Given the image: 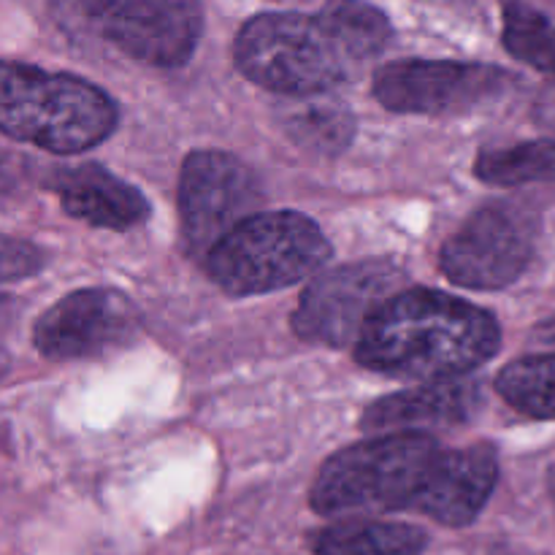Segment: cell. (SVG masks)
<instances>
[{
  "label": "cell",
  "mask_w": 555,
  "mask_h": 555,
  "mask_svg": "<svg viewBox=\"0 0 555 555\" xmlns=\"http://www.w3.org/2000/svg\"><path fill=\"white\" fill-rule=\"evenodd\" d=\"M502 347L496 318L464 298L406 287L363 331L356 361L393 379L455 383L486 366Z\"/></svg>",
  "instance_id": "6da1fadb"
},
{
  "label": "cell",
  "mask_w": 555,
  "mask_h": 555,
  "mask_svg": "<svg viewBox=\"0 0 555 555\" xmlns=\"http://www.w3.org/2000/svg\"><path fill=\"white\" fill-rule=\"evenodd\" d=\"M444 448L431 434H388L331 455L309 504L323 518L358 513H415Z\"/></svg>",
  "instance_id": "7a4b0ae2"
},
{
  "label": "cell",
  "mask_w": 555,
  "mask_h": 555,
  "mask_svg": "<svg viewBox=\"0 0 555 555\" xmlns=\"http://www.w3.org/2000/svg\"><path fill=\"white\" fill-rule=\"evenodd\" d=\"M236 68L255 85L293 98L323 95L361 68L325 9L318 14L269 11L238 30Z\"/></svg>",
  "instance_id": "3957f363"
},
{
  "label": "cell",
  "mask_w": 555,
  "mask_h": 555,
  "mask_svg": "<svg viewBox=\"0 0 555 555\" xmlns=\"http://www.w3.org/2000/svg\"><path fill=\"white\" fill-rule=\"evenodd\" d=\"M0 125L5 135L54 155H76L106 141L117 106L101 87L70 74H47L25 63L3 65Z\"/></svg>",
  "instance_id": "277c9868"
},
{
  "label": "cell",
  "mask_w": 555,
  "mask_h": 555,
  "mask_svg": "<svg viewBox=\"0 0 555 555\" xmlns=\"http://www.w3.org/2000/svg\"><path fill=\"white\" fill-rule=\"evenodd\" d=\"M331 260V242L318 222L298 211H263L222 238L206 271L228 296H263L318 274Z\"/></svg>",
  "instance_id": "5b68a950"
},
{
  "label": "cell",
  "mask_w": 555,
  "mask_h": 555,
  "mask_svg": "<svg viewBox=\"0 0 555 555\" xmlns=\"http://www.w3.org/2000/svg\"><path fill=\"white\" fill-rule=\"evenodd\" d=\"M401 291L404 271L390 260L336 266L309 282L293 312V331L309 345L358 347L369 320Z\"/></svg>",
  "instance_id": "8992f818"
},
{
  "label": "cell",
  "mask_w": 555,
  "mask_h": 555,
  "mask_svg": "<svg viewBox=\"0 0 555 555\" xmlns=\"http://www.w3.org/2000/svg\"><path fill=\"white\" fill-rule=\"evenodd\" d=\"M260 204L258 179L238 157L220 150L190 152L179 173V217L190 255L209 258L222 238L260 215Z\"/></svg>",
  "instance_id": "52a82bcc"
},
{
  "label": "cell",
  "mask_w": 555,
  "mask_h": 555,
  "mask_svg": "<svg viewBox=\"0 0 555 555\" xmlns=\"http://www.w3.org/2000/svg\"><path fill=\"white\" fill-rule=\"evenodd\" d=\"M513 76L496 65L450 60H396L374 74V98L399 114L472 112L509 90Z\"/></svg>",
  "instance_id": "ba28073f"
},
{
  "label": "cell",
  "mask_w": 555,
  "mask_h": 555,
  "mask_svg": "<svg viewBox=\"0 0 555 555\" xmlns=\"http://www.w3.org/2000/svg\"><path fill=\"white\" fill-rule=\"evenodd\" d=\"M534 258V222L520 209L491 204L475 211L442 247V271L472 291L509 287Z\"/></svg>",
  "instance_id": "9c48e42d"
},
{
  "label": "cell",
  "mask_w": 555,
  "mask_h": 555,
  "mask_svg": "<svg viewBox=\"0 0 555 555\" xmlns=\"http://www.w3.org/2000/svg\"><path fill=\"white\" fill-rule=\"evenodd\" d=\"M141 334V312L112 287H85L38 318L33 345L49 361H87L122 350Z\"/></svg>",
  "instance_id": "30bf717a"
},
{
  "label": "cell",
  "mask_w": 555,
  "mask_h": 555,
  "mask_svg": "<svg viewBox=\"0 0 555 555\" xmlns=\"http://www.w3.org/2000/svg\"><path fill=\"white\" fill-rule=\"evenodd\" d=\"M85 11L114 47L157 68L188 63L204 30V9L182 0H108Z\"/></svg>",
  "instance_id": "8fae6325"
},
{
  "label": "cell",
  "mask_w": 555,
  "mask_h": 555,
  "mask_svg": "<svg viewBox=\"0 0 555 555\" xmlns=\"http://www.w3.org/2000/svg\"><path fill=\"white\" fill-rule=\"evenodd\" d=\"M496 486L499 453L493 444L475 442L469 448L444 450L415 513L450 529H464L486 509Z\"/></svg>",
  "instance_id": "7c38bea8"
},
{
  "label": "cell",
  "mask_w": 555,
  "mask_h": 555,
  "mask_svg": "<svg viewBox=\"0 0 555 555\" xmlns=\"http://www.w3.org/2000/svg\"><path fill=\"white\" fill-rule=\"evenodd\" d=\"M482 406V385L469 379L423 385L404 393L383 396L361 415V431L374 437L388 434H431L439 428L466 426Z\"/></svg>",
  "instance_id": "4fadbf2b"
},
{
  "label": "cell",
  "mask_w": 555,
  "mask_h": 555,
  "mask_svg": "<svg viewBox=\"0 0 555 555\" xmlns=\"http://www.w3.org/2000/svg\"><path fill=\"white\" fill-rule=\"evenodd\" d=\"M52 188L60 193L63 209L87 225L130 231L150 217V201L144 193L95 163L63 168Z\"/></svg>",
  "instance_id": "5bb4252c"
},
{
  "label": "cell",
  "mask_w": 555,
  "mask_h": 555,
  "mask_svg": "<svg viewBox=\"0 0 555 555\" xmlns=\"http://www.w3.org/2000/svg\"><path fill=\"white\" fill-rule=\"evenodd\" d=\"M428 534L410 524L347 518L312 537L318 555H423Z\"/></svg>",
  "instance_id": "9a60e30c"
},
{
  "label": "cell",
  "mask_w": 555,
  "mask_h": 555,
  "mask_svg": "<svg viewBox=\"0 0 555 555\" xmlns=\"http://www.w3.org/2000/svg\"><path fill=\"white\" fill-rule=\"evenodd\" d=\"M475 177L493 188L555 182V139L520 141L513 146L486 150L475 160Z\"/></svg>",
  "instance_id": "2e32d148"
},
{
  "label": "cell",
  "mask_w": 555,
  "mask_h": 555,
  "mask_svg": "<svg viewBox=\"0 0 555 555\" xmlns=\"http://www.w3.org/2000/svg\"><path fill=\"white\" fill-rule=\"evenodd\" d=\"M496 390L513 410L537 421H555V352L507 363L496 377Z\"/></svg>",
  "instance_id": "e0dca14e"
},
{
  "label": "cell",
  "mask_w": 555,
  "mask_h": 555,
  "mask_svg": "<svg viewBox=\"0 0 555 555\" xmlns=\"http://www.w3.org/2000/svg\"><path fill=\"white\" fill-rule=\"evenodd\" d=\"M285 130L298 146L318 152H341L356 135V119L341 103L309 98L293 106L285 117Z\"/></svg>",
  "instance_id": "ac0fdd59"
},
{
  "label": "cell",
  "mask_w": 555,
  "mask_h": 555,
  "mask_svg": "<svg viewBox=\"0 0 555 555\" xmlns=\"http://www.w3.org/2000/svg\"><path fill=\"white\" fill-rule=\"evenodd\" d=\"M504 47L515 60L555 76V22L524 3L504 5Z\"/></svg>",
  "instance_id": "d6986e66"
},
{
  "label": "cell",
  "mask_w": 555,
  "mask_h": 555,
  "mask_svg": "<svg viewBox=\"0 0 555 555\" xmlns=\"http://www.w3.org/2000/svg\"><path fill=\"white\" fill-rule=\"evenodd\" d=\"M43 266V253L30 242L5 236L3 238V280L14 282L20 276L36 274Z\"/></svg>",
  "instance_id": "ffe728a7"
},
{
  "label": "cell",
  "mask_w": 555,
  "mask_h": 555,
  "mask_svg": "<svg viewBox=\"0 0 555 555\" xmlns=\"http://www.w3.org/2000/svg\"><path fill=\"white\" fill-rule=\"evenodd\" d=\"M534 341H540V345H547V347H555V318L537 325Z\"/></svg>",
  "instance_id": "44dd1931"
},
{
  "label": "cell",
  "mask_w": 555,
  "mask_h": 555,
  "mask_svg": "<svg viewBox=\"0 0 555 555\" xmlns=\"http://www.w3.org/2000/svg\"><path fill=\"white\" fill-rule=\"evenodd\" d=\"M547 488H551V496H553V502H555V466L551 469V475H547Z\"/></svg>",
  "instance_id": "7402d4cb"
}]
</instances>
